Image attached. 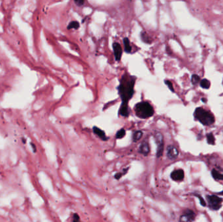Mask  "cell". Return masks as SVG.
<instances>
[{
    "instance_id": "8fae6325",
    "label": "cell",
    "mask_w": 223,
    "mask_h": 222,
    "mask_svg": "<svg viewBox=\"0 0 223 222\" xmlns=\"http://www.w3.org/2000/svg\"><path fill=\"white\" fill-rule=\"evenodd\" d=\"M93 130L94 134H96L98 137H100V138L103 141H106L108 139V137H106L105 132L103 131V130H101L99 128L97 127V126H94L93 128Z\"/></svg>"
},
{
    "instance_id": "83f0119b",
    "label": "cell",
    "mask_w": 223,
    "mask_h": 222,
    "mask_svg": "<svg viewBox=\"0 0 223 222\" xmlns=\"http://www.w3.org/2000/svg\"><path fill=\"white\" fill-rule=\"evenodd\" d=\"M205 98H202V100L203 101V102H206V100H205Z\"/></svg>"
},
{
    "instance_id": "8992f818",
    "label": "cell",
    "mask_w": 223,
    "mask_h": 222,
    "mask_svg": "<svg viewBox=\"0 0 223 222\" xmlns=\"http://www.w3.org/2000/svg\"><path fill=\"white\" fill-rule=\"evenodd\" d=\"M166 155L170 160H175L179 155L178 149L174 145H169L166 149Z\"/></svg>"
},
{
    "instance_id": "9c48e42d",
    "label": "cell",
    "mask_w": 223,
    "mask_h": 222,
    "mask_svg": "<svg viewBox=\"0 0 223 222\" xmlns=\"http://www.w3.org/2000/svg\"><path fill=\"white\" fill-rule=\"evenodd\" d=\"M139 152L140 154H142L144 156L148 155L150 153V147L149 143L146 141L142 142L139 147Z\"/></svg>"
},
{
    "instance_id": "d4e9b609",
    "label": "cell",
    "mask_w": 223,
    "mask_h": 222,
    "mask_svg": "<svg viewBox=\"0 0 223 222\" xmlns=\"http://www.w3.org/2000/svg\"><path fill=\"white\" fill-rule=\"evenodd\" d=\"M73 222H80V217L77 214H74L73 215Z\"/></svg>"
},
{
    "instance_id": "603a6c76",
    "label": "cell",
    "mask_w": 223,
    "mask_h": 222,
    "mask_svg": "<svg viewBox=\"0 0 223 222\" xmlns=\"http://www.w3.org/2000/svg\"><path fill=\"white\" fill-rule=\"evenodd\" d=\"M164 83H165L166 85L168 86V87L170 90L172 92L174 93V89L172 83V82L169 80H164Z\"/></svg>"
},
{
    "instance_id": "4fadbf2b",
    "label": "cell",
    "mask_w": 223,
    "mask_h": 222,
    "mask_svg": "<svg viewBox=\"0 0 223 222\" xmlns=\"http://www.w3.org/2000/svg\"><path fill=\"white\" fill-rule=\"evenodd\" d=\"M212 177L215 180H223V173L219 172L216 170H213L212 171Z\"/></svg>"
},
{
    "instance_id": "7a4b0ae2",
    "label": "cell",
    "mask_w": 223,
    "mask_h": 222,
    "mask_svg": "<svg viewBox=\"0 0 223 222\" xmlns=\"http://www.w3.org/2000/svg\"><path fill=\"white\" fill-rule=\"evenodd\" d=\"M134 112L136 115L140 119H146L153 115L154 109L148 102L142 101L135 105Z\"/></svg>"
},
{
    "instance_id": "30bf717a",
    "label": "cell",
    "mask_w": 223,
    "mask_h": 222,
    "mask_svg": "<svg viewBox=\"0 0 223 222\" xmlns=\"http://www.w3.org/2000/svg\"><path fill=\"white\" fill-rule=\"evenodd\" d=\"M119 114L121 116L127 117L129 115V108H128V104H123L120 106V111H119Z\"/></svg>"
},
{
    "instance_id": "6da1fadb",
    "label": "cell",
    "mask_w": 223,
    "mask_h": 222,
    "mask_svg": "<svg viewBox=\"0 0 223 222\" xmlns=\"http://www.w3.org/2000/svg\"><path fill=\"white\" fill-rule=\"evenodd\" d=\"M136 80L137 78L135 76H130L128 73H125L122 77L118 90L123 104H128L132 97Z\"/></svg>"
},
{
    "instance_id": "4316f807",
    "label": "cell",
    "mask_w": 223,
    "mask_h": 222,
    "mask_svg": "<svg viewBox=\"0 0 223 222\" xmlns=\"http://www.w3.org/2000/svg\"><path fill=\"white\" fill-rule=\"evenodd\" d=\"M85 1H82V0H76V1H74V3L77 6H82L84 4Z\"/></svg>"
},
{
    "instance_id": "7402d4cb",
    "label": "cell",
    "mask_w": 223,
    "mask_h": 222,
    "mask_svg": "<svg viewBox=\"0 0 223 222\" xmlns=\"http://www.w3.org/2000/svg\"><path fill=\"white\" fill-rule=\"evenodd\" d=\"M184 214H185V215L188 216L189 217H190V218L192 219L193 221H194V219H195V216H196L195 212H194L193 211H191V210H189V209L185 210V211H184Z\"/></svg>"
},
{
    "instance_id": "52a82bcc",
    "label": "cell",
    "mask_w": 223,
    "mask_h": 222,
    "mask_svg": "<svg viewBox=\"0 0 223 222\" xmlns=\"http://www.w3.org/2000/svg\"><path fill=\"white\" fill-rule=\"evenodd\" d=\"M115 59L117 61H120L122 55V47L118 42H114L112 44Z\"/></svg>"
},
{
    "instance_id": "cb8c5ba5",
    "label": "cell",
    "mask_w": 223,
    "mask_h": 222,
    "mask_svg": "<svg viewBox=\"0 0 223 222\" xmlns=\"http://www.w3.org/2000/svg\"><path fill=\"white\" fill-rule=\"evenodd\" d=\"M127 170H128V169H125V170H124V171L123 172H122V173H116V174L115 175L114 177L117 180H119L120 178L122 177L123 175H124L125 173H126V171H127Z\"/></svg>"
},
{
    "instance_id": "f1b7e54d",
    "label": "cell",
    "mask_w": 223,
    "mask_h": 222,
    "mask_svg": "<svg viewBox=\"0 0 223 222\" xmlns=\"http://www.w3.org/2000/svg\"></svg>"
},
{
    "instance_id": "484cf974",
    "label": "cell",
    "mask_w": 223,
    "mask_h": 222,
    "mask_svg": "<svg viewBox=\"0 0 223 222\" xmlns=\"http://www.w3.org/2000/svg\"><path fill=\"white\" fill-rule=\"evenodd\" d=\"M196 196L197 197H198V198H199L200 201V204L202 205L203 207H205V206H206V203H205V201H204V200H203V199L202 198V197L199 196V195H196Z\"/></svg>"
},
{
    "instance_id": "5bb4252c",
    "label": "cell",
    "mask_w": 223,
    "mask_h": 222,
    "mask_svg": "<svg viewBox=\"0 0 223 222\" xmlns=\"http://www.w3.org/2000/svg\"><path fill=\"white\" fill-rule=\"evenodd\" d=\"M142 136H143V132L141 131V130H137V131H135L132 135L133 141L137 142L139 140H140V139L142 138Z\"/></svg>"
},
{
    "instance_id": "9a60e30c",
    "label": "cell",
    "mask_w": 223,
    "mask_h": 222,
    "mask_svg": "<svg viewBox=\"0 0 223 222\" xmlns=\"http://www.w3.org/2000/svg\"><path fill=\"white\" fill-rule=\"evenodd\" d=\"M140 36H141V39L143 41V42L145 43H147V44H150L151 42V40L150 37H149L147 34L144 31H142L141 34H140Z\"/></svg>"
},
{
    "instance_id": "3957f363",
    "label": "cell",
    "mask_w": 223,
    "mask_h": 222,
    "mask_svg": "<svg viewBox=\"0 0 223 222\" xmlns=\"http://www.w3.org/2000/svg\"><path fill=\"white\" fill-rule=\"evenodd\" d=\"M195 119L204 126H210L215 122V117L209 111L202 108H197L194 113Z\"/></svg>"
},
{
    "instance_id": "277c9868",
    "label": "cell",
    "mask_w": 223,
    "mask_h": 222,
    "mask_svg": "<svg viewBox=\"0 0 223 222\" xmlns=\"http://www.w3.org/2000/svg\"><path fill=\"white\" fill-rule=\"evenodd\" d=\"M209 207L213 211H218L222 206V199L215 195H207L206 197Z\"/></svg>"
},
{
    "instance_id": "e0dca14e",
    "label": "cell",
    "mask_w": 223,
    "mask_h": 222,
    "mask_svg": "<svg viewBox=\"0 0 223 222\" xmlns=\"http://www.w3.org/2000/svg\"><path fill=\"white\" fill-rule=\"evenodd\" d=\"M80 28V24L77 21H72L67 26V30H71V29H75L78 30Z\"/></svg>"
},
{
    "instance_id": "5b68a950",
    "label": "cell",
    "mask_w": 223,
    "mask_h": 222,
    "mask_svg": "<svg viewBox=\"0 0 223 222\" xmlns=\"http://www.w3.org/2000/svg\"><path fill=\"white\" fill-rule=\"evenodd\" d=\"M155 140L157 144V157L160 158L162 156L164 151V137L161 132H157L154 135Z\"/></svg>"
},
{
    "instance_id": "44dd1931",
    "label": "cell",
    "mask_w": 223,
    "mask_h": 222,
    "mask_svg": "<svg viewBox=\"0 0 223 222\" xmlns=\"http://www.w3.org/2000/svg\"><path fill=\"white\" fill-rule=\"evenodd\" d=\"M193 219H191L190 217L185 215V214H183L180 216L179 218V222H193Z\"/></svg>"
},
{
    "instance_id": "ffe728a7",
    "label": "cell",
    "mask_w": 223,
    "mask_h": 222,
    "mask_svg": "<svg viewBox=\"0 0 223 222\" xmlns=\"http://www.w3.org/2000/svg\"><path fill=\"white\" fill-rule=\"evenodd\" d=\"M199 82H200V76L196 75V74H193L192 77H191V83H192L193 85H195L199 83Z\"/></svg>"
},
{
    "instance_id": "2e32d148",
    "label": "cell",
    "mask_w": 223,
    "mask_h": 222,
    "mask_svg": "<svg viewBox=\"0 0 223 222\" xmlns=\"http://www.w3.org/2000/svg\"><path fill=\"white\" fill-rule=\"evenodd\" d=\"M200 85L202 88L207 89L210 87L211 83H210V81L208 80V79H202V80H200Z\"/></svg>"
},
{
    "instance_id": "7c38bea8",
    "label": "cell",
    "mask_w": 223,
    "mask_h": 222,
    "mask_svg": "<svg viewBox=\"0 0 223 222\" xmlns=\"http://www.w3.org/2000/svg\"><path fill=\"white\" fill-rule=\"evenodd\" d=\"M123 44H124V48H125V51L126 53H129L131 52L132 48L130 46V40L127 37H125L123 38Z\"/></svg>"
},
{
    "instance_id": "ba28073f",
    "label": "cell",
    "mask_w": 223,
    "mask_h": 222,
    "mask_svg": "<svg viewBox=\"0 0 223 222\" xmlns=\"http://www.w3.org/2000/svg\"><path fill=\"white\" fill-rule=\"evenodd\" d=\"M185 177L184 171L183 170H176L171 173L170 177L174 181H182Z\"/></svg>"
},
{
    "instance_id": "d6986e66",
    "label": "cell",
    "mask_w": 223,
    "mask_h": 222,
    "mask_svg": "<svg viewBox=\"0 0 223 222\" xmlns=\"http://www.w3.org/2000/svg\"><path fill=\"white\" fill-rule=\"evenodd\" d=\"M206 138H207V143H209V145H215V139L214 136H213V134L212 133L207 134V136H206Z\"/></svg>"
},
{
    "instance_id": "ac0fdd59",
    "label": "cell",
    "mask_w": 223,
    "mask_h": 222,
    "mask_svg": "<svg viewBox=\"0 0 223 222\" xmlns=\"http://www.w3.org/2000/svg\"><path fill=\"white\" fill-rule=\"evenodd\" d=\"M125 134H126V132H125V130L124 128L120 129V130H118V131L117 132V133H116V139H120L123 138V137H124L125 136Z\"/></svg>"
}]
</instances>
